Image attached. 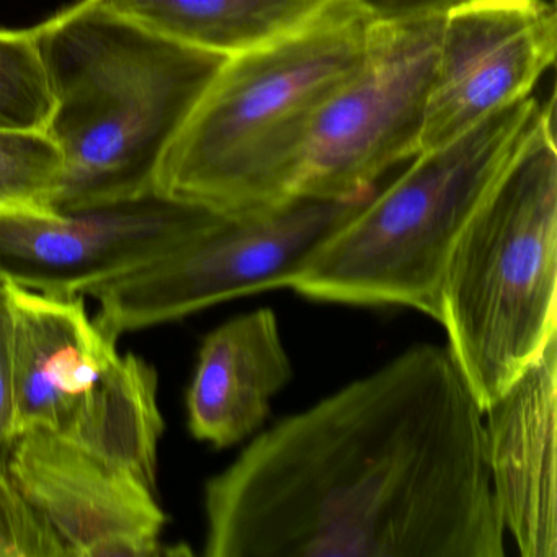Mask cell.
Listing matches in <instances>:
<instances>
[{
  "mask_svg": "<svg viewBox=\"0 0 557 557\" xmlns=\"http://www.w3.org/2000/svg\"><path fill=\"white\" fill-rule=\"evenodd\" d=\"M208 557H504L484 410L419 344L257 435L205 485Z\"/></svg>",
  "mask_w": 557,
  "mask_h": 557,
  "instance_id": "cell-1",
  "label": "cell"
},
{
  "mask_svg": "<svg viewBox=\"0 0 557 557\" xmlns=\"http://www.w3.org/2000/svg\"><path fill=\"white\" fill-rule=\"evenodd\" d=\"M371 18L322 0L292 30L226 58L165 146L152 194L224 218L295 201L315 116L363 58Z\"/></svg>",
  "mask_w": 557,
  "mask_h": 557,
  "instance_id": "cell-2",
  "label": "cell"
},
{
  "mask_svg": "<svg viewBox=\"0 0 557 557\" xmlns=\"http://www.w3.org/2000/svg\"><path fill=\"white\" fill-rule=\"evenodd\" d=\"M63 152L54 213L141 200L165 146L224 58L182 47L92 0L37 25Z\"/></svg>",
  "mask_w": 557,
  "mask_h": 557,
  "instance_id": "cell-3",
  "label": "cell"
},
{
  "mask_svg": "<svg viewBox=\"0 0 557 557\" xmlns=\"http://www.w3.org/2000/svg\"><path fill=\"white\" fill-rule=\"evenodd\" d=\"M553 119L554 99L541 103L531 96L416 156L325 239L288 288L311 301L409 308L440 322L456 240Z\"/></svg>",
  "mask_w": 557,
  "mask_h": 557,
  "instance_id": "cell-4",
  "label": "cell"
},
{
  "mask_svg": "<svg viewBox=\"0 0 557 557\" xmlns=\"http://www.w3.org/2000/svg\"><path fill=\"white\" fill-rule=\"evenodd\" d=\"M440 324L482 410L557 337L554 119L456 240L443 276Z\"/></svg>",
  "mask_w": 557,
  "mask_h": 557,
  "instance_id": "cell-5",
  "label": "cell"
},
{
  "mask_svg": "<svg viewBox=\"0 0 557 557\" xmlns=\"http://www.w3.org/2000/svg\"><path fill=\"white\" fill-rule=\"evenodd\" d=\"M14 319L18 432L47 430L156 488L164 433L158 373L100 331L84 296L4 282Z\"/></svg>",
  "mask_w": 557,
  "mask_h": 557,
  "instance_id": "cell-6",
  "label": "cell"
},
{
  "mask_svg": "<svg viewBox=\"0 0 557 557\" xmlns=\"http://www.w3.org/2000/svg\"><path fill=\"white\" fill-rule=\"evenodd\" d=\"M370 197L295 200L253 216L223 218L161 259L90 293L99 301L94 321L119 341L126 332L178 321L230 299L288 288Z\"/></svg>",
  "mask_w": 557,
  "mask_h": 557,
  "instance_id": "cell-7",
  "label": "cell"
},
{
  "mask_svg": "<svg viewBox=\"0 0 557 557\" xmlns=\"http://www.w3.org/2000/svg\"><path fill=\"white\" fill-rule=\"evenodd\" d=\"M442 17L370 22L360 66L312 123L295 200L370 197L389 169L419 154Z\"/></svg>",
  "mask_w": 557,
  "mask_h": 557,
  "instance_id": "cell-8",
  "label": "cell"
},
{
  "mask_svg": "<svg viewBox=\"0 0 557 557\" xmlns=\"http://www.w3.org/2000/svg\"><path fill=\"white\" fill-rule=\"evenodd\" d=\"M223 218L156 195L79 213L0 210V282L41 295L89 296Z\"/></svg>",
  "mask_w": 557,
  "mask_h": 557,
  "instance_id": "cell-9",
  "label": "cell"
},
{
  "mask_svg": "<svg viewBox=\"0 0 557 557\" xmlns=\"http://www.w3.org/2000/svg\"><path fill=\"white\" fill-rule=\"evenodd\" d=\"M556 51L546 0H466L445 12L419 154L531 97Z\"/></svg>",
  "mask_w": 557,
  "mask_h": 557,
  "instance_id": "cell-10",
  "label": "cell"
},
{
  "mask_svg": "<svg viewBox=\"0 0 557 557\" xmlns=\"http://www.w3.org/2000/svg\"><path fill=\"white\" fill-rule=\"evenodd\" d=\"M8 469L66 556L171 554L162 547L168 515L154 488L126 469L38 429L18 436Z\"/></svg>",
  "mask_w": 557,
  "mask_h": 557,
  "instance_id": "cell-11",
  "label": "cell"
},
{
  "mask_svg": "<svg viewBox=\"0 0 557 557\" xmlns=\"http://www.w3.org/2000/svg\"><path fill=\"white\" fill-rule=\"evenodd\" d=\"M557 337L484 410L495 500L523 557H557Z\"/></svg>",
  "mask_w": 557,
  "mask_h": 557,
  "instance_id": "cell-12",
  "label": "cell"
},
{
  "mask_svg": "<svg viewBox=\"0 0 557 557\" xmlns=\"http://www.w3.org/2000/svg\"><path fill=\"white\" fill-rule=\"evenodd\" d=\"M278 318L269 308L224 322L207 335L187 393L188 429L227 448L265 422L270 400L292 381Z\"/></svg>",
  "mask_w": 557,
  "mask_h": 557,
  "instance_id": "cell-13",
  "label": "cell"
},
{
  "mask_svg": "<svg viewBox=\"0 0 557 557\" xmlns=\"http://www.w3.org/2000/svg\"><path fill=\"white\" fill-rule=\"evenodd\" d=\"M103 11L191 50L231 58L301 24L322 0H92Z\"/></svg>",
  "mask_w": 557,
  "mask_h": 557,
  "instance_id": "cell-14",
  "label": "cell"
},
{
  "mask_svg": "<svg viewBox=\"0 0 557 557\" xmlns=\"http://www.w3.org/2000/svg\"><path fill=\"white\" fill-rule=\"evenodd\" d=\"M54 112L38 27L0 28V132L50 133Z\"/></svg>",
  "mask_w": 557,
  "mask_h": 557,
  "instance_id": "cell-15",
  "label": "cell"
},
{
  "mask_svg": "<svg viewBox=\"0 0 557 557\" xmlns=\"http://www.w3.org/2000/svg\"><path fill=\"white\" fill-rule=\"evenodd\" d=\"M63 168L50 133L0 132V210L54 213Z\"/></svg>",
  "mask_w": 557,
  "mask_h": 557,
  "instance_id": "cell-16",
  "label": "cell"
},
{
  "mask_svg": "<svg viewBox=\"0 0 557 557\" xmlns=\"http://www.w3.org/2000/svg\"><path fill=\"white\" fill-rule=\"evenodd\" d=\"M66 556L60 537L8 471L0 472V557Z\"/></svg>",
  "mask_w": 557,
  "mask_h": 557,
  "instance_id": "cell-17",
  "label": "cell"
},
{
  "mask_svg": "<svg viewBox=\"0 0 557 557\" xmlns=\"http://www.w3.org/2000/svg\"><path fill=\"white\" fill-rule=\"evenodd\" d=\"M18 436L14 319L8 286L0 282V472L8 471Z\"/></svg>",
  "mask_w": 557,
  "mask_h": 557,
  "instance_id": "cell-18",
  "label": "cell"
},
{
  "mask_svg": "<svg viewBox=\"0 0 557 557\" xmlns=\"http://www.w3.org/2000/svg\"><path fill=\"white\" fill-rule=\"evenodd\" d=\"M371 21H400V18L443 15L466 0H354Z\"/></svg>",
  "mask_w": 557,
  "mask_h": 557,
  "instance_id": "cell-19",
  "label": "cell"
}]
</instances>
